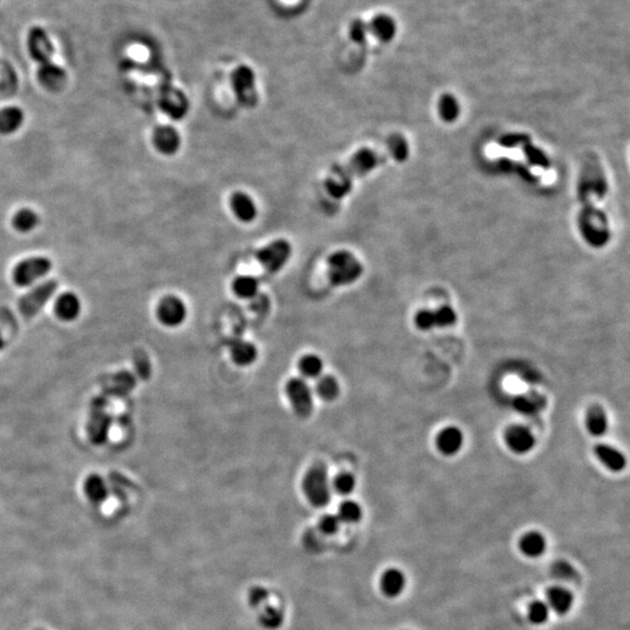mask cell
I'll list each match as a JSON object with an SVG mask.
<instances>
[{"label":"cell","mask_w":630,"mask_h":630,"mask_svg":"<svg viewBox=\"0 0 630 630\" xmlns=\"http://www.w3.org/2000/svg\"><path fill=\"white\" fill-rule=\"evenodd\" d=\"M388 157H391L388 147L386 153H379L366 147L361 149L344 165L333 168L326 179L325 188L334 200H342L351 193L356 179L366 177V174L376 170Z\"/></svg>","instance_id":"obj_1"},{"label":"cell","mask_w":630,"mask_h":630,"mask_svg":"<svg viewBox=\"0 0 630 630\" xmlns=\"http://www.w3.org/2000/svg\"><path fill=\"white\" fill-rule=\"evenodd\" d=\"M27 49L32 59L39 64L38 77L41 86L51 91L62 89L67 81V74L62 68L53 62L54 47L44 28L34 26L29 29Z\"/></svg>","instance_id":"obj_2"},{"label":"cell","mask_w":630,"mask_h":630,"mask_svg":"<svg viewBox=\"0 0 630 630\" xmlns=\"http://www.w3.org/2000/svg\"><path fill=\"white\" fill-rule=\"evenodd\" d=\"M363 265L354 253L340 250L327 260L328 279L334 286H348L361 278Z\"/></svg>","instance_id":"obj_3"},{"label":"cell","mask_w":630,"mask_h":630,"mask_svg":"<svg viewBox=\"0 0 630 630\" xmlns=\"http://www.w3.org/2000/svg\"><path fill=\"white\" fill-rule=\"evenodd\" d=\"M303 490L308 502L316 508L326 507L331 496V482L327 468L323 465L312 467L303 477Z\"/></svg>","instance_id":"obj_4"},{"label":"cell","mask_w":630,"mask_h":630,"mask_svg":"<svg viewBox=\"0 0 630 630\" xmlns=\"http://www.w3.org/2000/svg\"><path fill=\"white\" fill-rule=\"evenodd\" d=\"M112 418L108 412V397L99 396L92 399L90 416L88 420V437L96 446H101L109 439Z\"/></svg>","instance_id":"obj_5"},{"label":"cell","mask_w":630,"mask_h":630,"mask_svg":"<svg viewBox=\"0 0 630 630\" xmlns=\"http://www.w3.org/2000/svg\"><path fill=\"white\" fill-rule=\"evenodd\" d=\"M230 82L237 101L245 107H255L258 99L256 74L248 64H240L230 75Z\"/></svg>","instance_id":"obj_6"},{"label":"cell","mask_w":630,"mask_h":630,"mask_svg":"<svg viewBox=\"0 0 630 630\" xmlns=\"http://www.w3.org/2000/svg\"><path fill=\"white\" fill-rule=\"evenodd\" d=\"M291 256L292 245L290 244V242L286 240H277L258 250L256 260L266 271L277 273L288 264Z\"/></svg>","instance_id":"obj_7"},{"label":"cell","mask_w":630,"mask_h":630,"mask_svg":"<svg viewBox=\"0 0 630 630\" xmlns=\"http://www.w3.org/2000/svg\"><path fill=\"white\" fill-rule=\"evenodd\" d=\"M56 280H47L25 294L19 301V311L25 318H33L46 306L58 290Z\"/></svg>","instance_id":"obj_8"},{"label":"cell","mask_w":630,"mask_h":630,"mask_svg":"<svg viewBox=\"0 0 630 630\" xmlns=\"http://www.w3.org/2000/svg\"><path fill=\"white\" fill-rule=\"evenodd\" d=\"M286 394L292 407L299 417L307 418L314 409L313 392L305 378L294 377L286 384Z\"/></svg>","instance_id":"obj_9"},{"label":"cell","mask_w":630,"mask_h":630,"mask_svg":"<svg viewBox=\"0 0 630 630\" xmlns=\"http://www.w3.org/2000/svg\"><path fill=\"white\" fill-rule=\"evenodd\" d=\"M51 270V260L45 257H31L20 262L13 270V281L19 288H26L46 276Z\"/></svg>","instance_id":"obj_10"},{"label":"cell","mask_w":630,"mask_h":630,"mask_svg":"<svg viewBox=\"0 0 630 630\" xmlns=\"http://www.w3.org/2000/svg\"><path fill=\"white\" fill-rule=\"evenodd\" d=\"M157 314L158 319L166 327H177L187 318V307L180 298L167 296L158 305Z\"/></svg>","instance_id":"obj_11"},{"label":"cell","mask_w":630,"mask_h":630,"mask_svg":"<svg viewBox=\"0 0 630 630\" xmlns=\"http://www.w3.org/2000/svg\"><path fill=\"white\" fill-rule=\"evenodd\" d=\"M457 313L453 308L449 306H444L437 311H424L418 312V314L414 318L416 325L419 329L422 331H429L432 328L449 327L453 326L457 323Z\"/></svg>","instance_id":"obj_12"},{"label":"cell","mask_w":630,"mask_h":630,"mask_svg":"<svg viewBox=\"0 0 630 630\" xmlns=\"http://www.w3.org/2000/svg\"><path fill=\"white\" fill-rule=\"evenodd\" d=\"M153 145L160 153L173 155L181 147V137L173 126H158L153 132Z\"/></svg>","instance_id":"obj_13"},{"label":"cell","mask_w":630,"mask_h":630,"mask_svg":"<svg viewBox=\"0 0 630 630\" xmlns=\"http://www.w3.org/2000/svg\"><path fill=\"white\" fill-rule=\"evenodd\" d=\"M505 444L514 453L527 454L536 445L535 437L530 429L524 426L515 425L509 427L504 434Z\"/></svg>","instance_id":"obj_14"},{"label":"cell","mask_w":630,"mask_h":630,"mask_svg":"<svg viewBox=\"0 0 630 630\" xmlns=\"http://www.w3.org/2000/svg\"><path fill=\"white\" fill-rule=\"evenodd\" d=\"M137 386V376L131 371L123 370L114 374L104 386L105 397H126Z\"/></svg>","instance_id":"obj_15"},{"label":"cell","mask_w":630,"mask_h":630,"mask_svg":"<svg viewBox=\"0 0 630 630\" xmlns=\"http://www.w3.org/2000/svg\"><path fill=\"white\" fill-rule=\"evenodd\" d=\"M230 207L237 220L243 223H251L258 215L256 202L249 194L237 192L230 199Z\"/></svg>","instance_id":"obj_16"},{"label":"cell","mask_w":630,"mask_h":630,"mask_svg":"<svg viewBox=\"0 0 630 630\" xmlns=\"http://www.w3.org/2000/svg\"><path fill=\"white\" fill-rule=\"evenodd\" d=\"M368 26L369 33L382 42H390L397 33V25L394 20L386 13H379L375 16Z\"/></svg>","instance_id":"obj_17"},{"label":"cell","mask_w":630,"mask_h":630,"mask_svg":"<svg viewBox=\"0 0 630 630\" xmlns=\"http://www.w3.org/2000/svg\"><path fill=\"white\" fill-rule=\"evenodd\" d=\"M464 445V434L457 427L442 429L437 439V446L444 455L457 454Z\"/></svg>","instance_id":"obj_18"},{"label":"cell","mask_w":630,"mask_h":630,"mask_svg":"<svg viewBox=\"0 0 630 630\" xmlns=\"http://www.w3.org/2000/svg\"><path fill=\"white\" fill-rule=\"evenodd\" d=\"M55 313L63 321H73L81 313V301L74 293L66 292L56 300Z\"/></svg>","instance_id":"obj_19"},{"label":"cell","mask_w":630,"mask_h":630,"mask_svg":"<svg viewBox=\"0 0 630 630\" xmlns=\"http://www.w3.org/2000/svg\"><path fill=\"white\" fill-rule=\"evenodd\" d=\"M594 451L595 455L598 457V460L601 461L603 465L612 472H621L626 467V457L614 447L600 444V445L595 446Z\"/></svg>","instance_id":"obj_20"},{"label":"cell","mask_w":630,"mask_h":630,"mask_svg":"<svg viewBox=\"0 0 630 630\" xmlns=\"http://www.w3.org/2000/svg\"><path fill=\"white\" fill-rule=\"evenodd\" d=\"M230 354L237 366H248L256 362L258 351L252 343L244 340H236L230 343Z\"/></svg>","instance_id":"obj_21"},{"label":"cell","mask_w":630,"mask_h":630,"mask_svg":"<svg viewBox=\"0 0 630 630\" xmlns=\"http://www.w3.org/2000/svg\"><path fill=\"white\" fill-rule=\"evenodd\" d=\"M549 607L559 615H565L573 606V595L562 586L551 587L548 591Z\"/></svg>","instance_id":"obj_22"},{"label":"cell","mask_w":630,"mask_h":630,"mask_svg":"<svg viewBox=\"0 0 630 630\" xmlns=\"http://www.w3.org/2000/svg\"><path fill=\"white\" fill-rule=\"evenodd\" d=\"M587 429L593 437H603L608 431L606 411L598 405L592 406L587 412Z\"/></svg>","instance_id":"obj_23"},{"label":"cell","mask_w":630,"mask_h":630,"mask_svg":"<svg viewBox=\"0 0 630 630\" xmlns=\"http://www.w3.org/2000/svg\"><path fill=\"white\" fill-rule=\"evenodd\" d=\"M381 586L384 594L389 598H396L401 595L403 590L405 588V577L403 575L402 571L397 568H390L384 572L382 580H381Z\"/></svg>","instance_id":"obj_24"},{"label":"cell","mask_w":630,"mask_h":630,"mask_svg":"<svg viewBox=\"0 0 630 630\" xmlns=\"http://www.w3.org/2000/svg\"><path fill=\"white\" fill-rule=\"evenodd\" d=\"M24 112L19 108L8 107L0 110V134H11L24 123Z\"/></svg>","instance_id":"obj_25"},{"label":"cell","mask_w":630,"mask_h":630,"mask_svg":"<svg viewBox=\"0 0 630 630\" xmlns=\"http://www.w3.org/2000/svg\"><path fill=\"white\" fill-rule=\"evenodd\" d=\"M84 492L89 501L94 504H102L103 502L107 501L108 495H109L105 481L96 474L87 477V480L84 482Z\"/></svg>","instance_id":"obj_26"},{"label":"cell","mask_w":630,"mask_h":630,"mask_svg":"<svg viewBox=\"0 0 630 630\" xmlns=\"http://www.w3.org/2000/svg\"><path fill=\"white\" fill-rule=\"evenodd\" d=\"M520 551L530 558H537L546 550V540L540 532H529L520 542Z\"/></svg>","instance_id":"obj_27"},{"label":"cell","mask_w":630,"mask_h":630,"mask_svg":"<svg viewBox=\"0 0 630 630\" xmlns=\"http://www.w3.org/2000/svg\"><path fill=\"white\" fill-rule=\"evenodd\" d=\"M316 379L318 381H316V386H315V391H316V394L321 399L326 401V402H331V401H335L336 398L339 397V382L336 381V378L334 376L325 375V376H320Z\"/></svg>","instance_id":"obj_28"},{"label":"cell","mask_w":630,"mask_h":630,"mask_svg":"<svg viewBox=\"0 0 630 630\" xmlns=\"http://www.w3.org/2000/svg\"><path fill=\"white\" fill-rule=\"evenodd\" d=\"M260 283L255 277L240 276L234 280L233 290L237 297L242 299H250L255 297L258 292Z\"/></svg>","instance_id":"obj_29"},{"label":"cell","mask_w":630,"mask_h":630,"mask_svg":"<svg viewBox=\"0 0 630 630\" xmlns=\"http://www.w3.org/2000/svg\"><path fill=\"white\" fill-rule=\"evenodd\" d=\"M299 370L305 378L316 379L323 374V362L319 356L314 354L305 355L299 362Z\"/></svg>","instance_id":"obj_30"},{"label":"cell","mask_w":630,"mask_h":630,"mask_svg":"<svg viewBox=\"0 0 630 630\" xmlns=\"http://www.w3.org/2000/svg\"><path fill=\"white\" fill-rule=\"evenodd\" d=\"M12 223L19 233H29L39 225V216L31 209H21L13 216Z\"/></svg>","instance_id":"obj_31"},{"label":"cell","mask_w":630,"mask_h":630,"mask_svg":"<svg viewBox=\"0 0 630 630\" xmlns=\"http://www.w3.org/2000/svg\"><path fill=\"white\" fill-rule=\"evenodd\" d=\"M438 110L440 114L441 119L446 123H452L459 117L460 114V108L457 104V99L452 94H442L438 104Z\"/></svg>","instance_id":"obj_32"},{"label":"cell","mask_w":630,"mask_h":630,"mask_svg":"<svg viewBox=\"0 0 630 630\" xmlns=\"http://www.w3.org/2000/svg\"><path fill=\"white\" fill-rule=\"evenodd\" d=\"M338 517L344 523H357L362 518V508L354 501H344L340 504Z\"/></svg>","instance_id":"obj_33"},{"label":"cell","mask_w":630,"mask_h":630,"mask_svg":"<svg viewBox=\"0 0 630 630\" xmlns=\"http://www.w3.org/2000/svg\"><path fill=\"white\" fill-rule=\"evenodd\" d=\"M388 150L390 151L391 157L396 162H404L409 157V145L405 138L401 134H394L388 140Z\"/></svg>","instance_id":"obj_34"},{"label":"cell","mask_w":630,"mask_h":630,"mask_svg":"<svg viewBox=\"0 0 630 630\" xmlns=\"http://www.w3.org/2000/svg\"><path fill=\"white\" fill-rule=\"evenodd\" d=\"M262 626L268 630H276L283 626L284 613L276 607H265L264 611L260 615Z\"/></svg>","instance_id":"obj_35"},{"label":"cell","mask_w":630,"mask_h":630,"mask_svg":"<svg viewBox=\"0 0 630 630\" xmlns=\"http://www.w3.org/2000/svg\"><path fill=\"white\" fill-rule=\"evenodd\" d=\"M544 405L543 398L540 396H520L515 401V407L522 414H533Z\"/></svg>","instance_id":"obj_36"},{"label":"cell","mask_w":630,"mask_h":630,"mask_svg":"<svg viewBox=\"0 0 630 630\" xmlns=\"http://www.w3.org/2000/svg\"><path fill=\"white\" fill-rule=\"evenodd\" d=\"M134 366L136 369V376L142 381L150 379L152 375V366L150 357L144 351H137L134 353Z\"/></svg>","instance_id":"obj_37"},{"label":"cell","mask_w":630,"mask_h":630,"mask_svg":"<svg viewBox=\"0 0 630 630\" xmlns=\"http://www.w3.org/2000/svg\"><path fill=\"white\" fill-rule=\"evenodd\" d=\"M333 487H334L335 492L340 495H343V496L351 495L356 487V479L351 473H342L335 477Z\"/></svg>","instance_id":"obj_38"},{"label":"cell","mask_w":630,"mask_h":630,"mask_svg":"<svg viewBox=\"0 0 630 630\" xmlns=\"http://www.w3.org/2000/svg\"><path fill=\"white\" fill-rule=\"evenodd\" d=\"M552 575L557 579L563 580V581H573L578 578V572L571 564L567 563L565 560H558L552 565Z\"/></svg>","instance_id":"obj_39"},{"label":"cell","mask_w":630,"mask_h":630,"mask_svg":"<svg viewBox=\"0 0 630 630\" xmlns=\"http://www.w3.org/2000/svg\"><path fill=\"white\" fill-rule=\"evenodd\" d=\"M550 607L543 601H533L529 607V620L533 625H543L548 621Z\"/></svg>","instance_id":"obj_40"},{"label":"cell","mask_w":630,"mask_h":630,"mask_svg":"<svg viewBox=\"0 0 630 630\" xmlns=\"http://www.w3.org/2000/svg\"><path fill=\"white\" fill-rule=\"evenodd\" d=\"M369 34V26L362 19H356L349 26V38L355 44L361 45Z\"/></svg>","instance_id":"obj_41"},{"label":"cell","mask_w":630,"mask_h":630,"mask_svg":"<svg viewBox=\"0 0 630 630\" xmlns=\"http://www.w3.org/2000/svg\"><path fill=\"white\" fill-rule=\"evenodd\" d=\"M319 528L326 535H334L341 528V520H340L338 515L328 514V515L321 517V520L319 522Z\"/></svg>","instance_id":"obj_42"},{"label":"cell","mask_w":630,"mask_h":630,"mask_svg":"<svg viewBox=\"0 0 630 630\" xmlns=\"http://www.w3.org/2000/svg\"><path fill=\"white\" fill-rule=\"evenodd\" d=\"M268 590L264 588V587H253L251 591H250V594H249V601H250V605L252 607H260L263 603L268 601Z\"/></svg>","instance_id":"obj_43"},{"label":"cell","mask_w":630,"mask_h":630,"mask_svg":"<svg viewBox=\"0 0 630 630\" xmlns=\"http://www.w3.org/2000/svg\"><path fill=\"white\" fill-rule=\"evenodd\" d=\"M4 346H5L4 338H3V335L0 334V351H1L3 348H4Z\"/></svg>","instance_id":"obj_44"}]
</instances>
